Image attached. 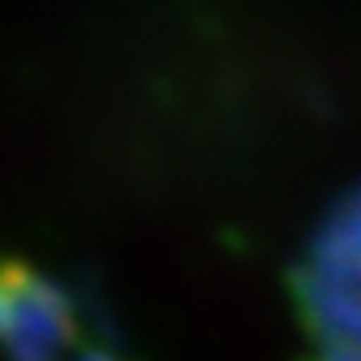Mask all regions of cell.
<instances>
[{
  "label": "cell",
  "instance_id": "cell-3",
  "mask_svg": "<svg viewBox=\"0 0 361 361\" xmlns=\"http://www.w3.org/2000/svg\"><path fill=\"white\" fill-rule=\"evenodd\" d=\"M80 361H114V357H105V353H89V357H80Z\"/></svg>",
  "mask_w": 361,
  "mask_h": 361
},
{
  "label": "cell",
  "instance_id": "cell-1",
  "mask_svg": "<svg viewBox=\"0 0 361 361\" xmlns=\"http://www.w3.org/2000/svg\"><path fill=\"white\" fill-rule=\"evenodd\" d=\"M298 298L315 361H361V185L315 231Z\"/></svg>",
  "mask_w": 361,
  "mask_h": 361
},
{
  "label": "cell",
  "instance_id": "cell-2",
  "mask_svg": "<svg viewBox=\"0 0 361 361\" xmlns=\"http://www.w3.org/2000/svg\"><path fill=\"white\" fill-rule=\"evenodd\" d=\"M72 341L68 298L25 269L0 273V345L13 361H59Z\"/></svg>",
  "mask_w": 361,
  "mask_h": 361
}]
</instances>
